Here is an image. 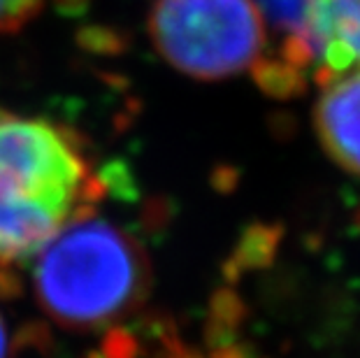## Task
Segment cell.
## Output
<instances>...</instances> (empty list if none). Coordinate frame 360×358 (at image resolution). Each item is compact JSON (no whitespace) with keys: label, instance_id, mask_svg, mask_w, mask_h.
<instances>
[{"label":"cell","instance_id":"5","mask_svg":"<svg viewBox=\"0 0 360 358\" xmlns=\"http://www.w3.org/2000/svg\"><path fill=\"white\" fill-rule=\"evenodd\" d=\"M314 126L326 154L347 172L360 174V68L323 84Z\"/></svg>","mask_w":360,"mask_h":358},{"label":"cell","instance_id":"2","mask_svg":"<svg viewBox=\"0 0 360 358\" xmlns=\"http://www.w3.org/2000/svg\"><path fill=\"white\" fill-rule=\"evenodd\" d=\"M37 305L68 331H103L144 305L151 288L147 251L98 212L68 224L30 263Z\"/></svg>","mask_w":360,"mask_h":358},{"label":"cell","instance_id":"8","mask_svg":"<svg viewBox=\"0 0 360 358\" xmlns=\"http://www.w3.org/2000/svg\"><path fill=\"white\" fill-rule=\"evenodd\" d=\"M47 0H0V35L17 33L44 10Z\"/></svg>","mask_w":360,"mask_h":358},{"label":"cell","instance_id":"4","mask_svg":"<svg viewBox=\"0 0 360 358\" xmlns=\"http://www.w3.org/2000/svg\"><path fill=\"white\" fill-rule=\"evenodd\" d=\"M302 42L321 87L360 68V0H309Z\"/></svg>","mask_w":360,"mask_h":358},{"label":"cell","instance_id":"7","mask_svg":"<svg viewBox=\"0 0 360 358\" xmlns=\"http://www.w3.org/2000/svg\"><path fill=\"white\" fill-rule=\"evenodd\" d=\"M281 228L272 226H254L249 228L242 238L240 247L235 251V265L237 268H260V265L272 263L274 251L279 247Z\"/></svg>","mask_w":360,"mask_h":358},{"label":"cell","instance_id":"10","mask_svg":"<svg viewBox=\"0 0 360 358\" xmlns=\"http://www.w3.org/2000/svg\"><path fill=\"white\" fill-rule=\"evenodd\" d=\"M7 354H10V335H7L5 321L0 317V358H7Z\"/></svg>","mask_w":360,"mask_h":358},{"label":"cell","instance_id":"1","mask_svg":"<svg viewBox=\"0 0 360 358\" xmlns=\"http://www.w3.org/2000/svg\"><path fill=\"white\" fill-rule=\"evenodd\" d=\"M105 196L77 131L0 108V298L19 295L42 247Z\"/></svg>","mask_w":360,"mask_h":358},{"label":"cell","instance_id":"6","mask_svg":"<svg viewBox=\"0 0 360 358\" xmlns=\"http://www.w3.org/2000/svg\"><path fill=\"white\" fill-rule=\"evenodd\" d=\"M254 3L265 21V28L270 26L279 37L277 47H272L263 58L277 60L307 75L311 63L302 42V26L309 0H254Z\"/></svg>","mask_w":360,"mask_h":358},{"label":"cell","instance_id":"9","mask_svg":"<svg viewBox=\"0 0 360 358\" xmlns=\"http://www.w3.org/2000/svg\"><path fill=\"white\" fill-rule=\"evenodd\" d=\"M158 358H214V354L212 352L200 354V352H195V349H188V347L179 345V342H167L165 354L158 356Z\"/></svg>","mask_w":360,"mask_h":358},{"label":"cell","instance_id":"3","mask_svg":"<svg viewBox=\"0 0 360 358\" xmlns=\"http://www.w3.org/2000/svg\"><path fill=\"white\" fill-rule=\"evenodd\" d=\"M149 37L186 77L226 79L267 54V28L254 0H154Z\"/></svg>","mask_w":360,"mask_h":358}]
</instances>
